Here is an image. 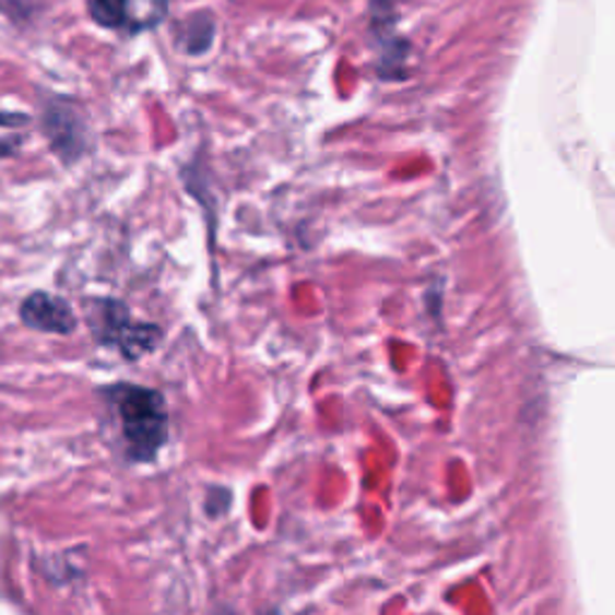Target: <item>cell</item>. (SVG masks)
Returning <instances> with one entry per match:
<instances>
[{"label":"cell","mask_w":615,"mask_h":615,"mask_svg":"<svg viewBox=\"0 0 615 615\" xmlns=\"http://www.w3.org/2000/svg\"><path fill=\"white\" fill-rule=\"evenodd\" d=\"M130 460L152 462L168 440V406L162 392L120 382L108 390Z\"/></svg>","instance_id":"1"},{"label":"cell","mask_w":615,"mask_h":615,"mask_svg":"<svg viewBox=\"0 0 615 615\" xmlns=\"http://www.w3.org/2000/svg\"><path fill=\"white\" fill-rule=\"evenodd\" d=\"M20 318L27 328L48 334H70L78 328V318L68 300L46 292H34L24 298L20 306Z\"/></svg>","instance_id":"4"},{"label":"cell","mask_w":615,"mask_h":615,"mask_svg":"<svg viewBox=\"0 0 615 615\" xmlns=\"http://www.w3.org/2000/svg\"><path fill=\"white\" fill-rule=\"evenodd\" d=\"M44 132L63 162H75L87 152V128L75 108L51 104L44 108Z\"/></svg>","instance_id":"3"},{"label":"cell","mask_w":615,"mask_h":615,"mask_svg":"<svg viewBox=\"0 0 615 615\" xmlns=\"http://www.w3.org/2000/svg\"><path fill=\"white\" fill-rule=\"evenodd\" d=\"M140 0H90V15L104 29L140 32ZM144 10L159 24L166 15V0H142Z\"/></svg>","instance_id":"5"},{"label":"cell","mask_w":615,"mask_h":615,"mask_svg":"<svg viewBox=\"0 0 615 615\" xmlns=\"http://www.w3.org/2000/svg\"><path fill=\"white\" fill-rule=\"evenodd\" d=\"M212 39H214V22L210 20L208 12H200V15L188 22V27L184 29V39L180 42H184L188 54L200 56L208 51Z\"/></svg>","instance_id":"6"},{"label":"cell","mask_w":615,"mask_h":615,"mask_svg":"<svg viewBox=\"0 0 615 615\" xmlns=\"http://www.w3.org/2000/svg\"><path fill=\"white\" fill-rule=\"evenodd\" d=\"M22 123H27V116H22V114H3V111H0V126L20 128Z\"/></svg>","instance_id":"7"},{"label":"cell","mask_w":615,"mask_h":615,"mask_svg":"<svg viewBox=\"0 0 615 615\" xmlns=\"http://www.w3.org/2000/svg\"><path fill=\"white\" fill-rule=\"evenodd\" d=\"M12 152L10 147V142H0V156H8Z\"/></svg>","instance_id":"8"},{"label":"cell","mask_w":615,"mask_h":615,"mask_svg":"<svg viewBox=\"0 0 615 615\" xmlns=\"http://www.w3.org/2000/svg\"><path fill=\"white\" fill-rule=\"evenodd\" d=\"M90 324L104 346L118 348L128 360L152 354L162 344V330L154 322L132 320L126 304L116 298H96L90 306Z\"/></svg>","instance_id":"2"}]
</instances>
